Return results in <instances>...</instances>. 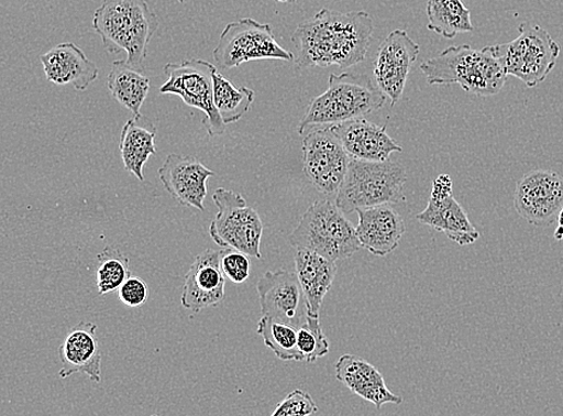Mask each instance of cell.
I'll return each instance as SVG.
<instances>
[{
	"label": "cell",
	"instance_id": "obj_10",
	"mask_svg": "<svg viewBox=\"0 0 563 416\" xmlns=\"http://www.w3.org/2000/svg\"><path fill=\"white\" fill-rule=\"evenodd\" d=\"M213 200L218 215L209 227L212 240L222 249L238 250L261 259L264 223L254 208L246 205L241 194L225 188L217 189Z\"/></svg>",
	"mask_w": 563,
	"mask_h": 416
},
{
	"label": "cell",
	"instance_id": "obj_8",
	"mask_svg": "<svg viewBox=\"0 0 563 416\" xmlns=\"http://www.w3.org/2000/svg\"><path fill=\"white\" fill-rule=\"evenodd\" d=\"M217 70L216 65L202 59L167 63L164 67L167 81L161 87L162 95L178 96L188 107L203 112L202 125L209 136L222 135L227 129L214 106Z\"/></svg>",
	"mask_w": 563,
	"mask_h": 416
},
{
	"label": "cell",
	"instance_id": "obj_4",
	"mask_svg": "<svg viewBox=\"0 0 563 416\" xmlns=\"http://www.w3.org/2000/svg\"><path fill=\"white\" fill-rule=\"evenodd\" d=\"M159 20L145 0H103L93 28L109 54L126 52V62L143 70L147 47Z\"/></svg>",
	"mask_w": 563,
	"mask_h": 416
},
{
	"label": "cell",
	"instance_id": "obj_27",
	"mask_svg": "<svg viewBox=\"0 0 563 416\" xmlns=\"http://www.w3.org/2000/svg\"><path fill=\"white\" fill-rule=\"evenodd\" d=\"M214 106L225 124L239 122L252 108L255 92L247 87H234L217 70L213 75Z\"/></svg>",
	"mask_w": 563,
	"mask_h": 416
},
{
	"label": "cell",
	"instance_id": "obj_34",
	"mask_svg": "<svg viewBox=\"0 0 563 416\" xmlns=\"http://www.w3.org/2000/svg\"><path fill=\"white\" fill-rule=\"evenodd\" d=\"M558 228L554 233V238L556 241L563 240V207L561 208V211L558 215Z\"/></svg>",
	"mask_w": 563,
	"mask_h": 416
},
{
	"label": "cell",
	"instance_id": "obj_29",
	"mask_svg": "<svg viewBox=\"0 0 563 416\" xmlns=\"http://www.w3.org/2000/svg\"><path fill=\"white\" fill-rule=\"evenodd\" d=\"M131 277L129 259L114 247H107L98 255L97 288L100 295L120 291Z\"/></svg>",
	"mask_w": 563,
	"mask_h": 416
},
{
	"label": "cell",
	"instance_id": "obj_3",
	"mask_svg": "<svg viewBox=\"0 0 563 416\" xmlns=\"http://www.w3.org/2000/svg\"><path fill=\"white\" fill-rule=\"evenodd\" d=\"M429 85H460L478 97L499 95L507 74L494 45L476 50L470 45L451 46L438 57L421 64Z\"/></svg>",
	"mask_w": 563,
	"mask_h": 416
},
{
	"label": "cell",
	"instance_id": "obj_30",
	"mask_svg": "<svg viewBox=\"0 0 563 416\" xmlns=\"http://www.w3.org/2000/svg\"><path fill=\"white\" fill-rule=\"evenodd\" d=\"M331 343L322 331L319 317H307V321L298 329V350L303 361L317 362L330 353Z\"/></svg>",
	"mask_w": 563,
	"mask_h": 416
},
{
	"label": "cell",
	"instance_id": "obj_37",
	"mask_svg": "<svg viewBox=\"0 0 563 416\" xmlns=\"http://www.w3.org/2000/svg\"><path fill=\"white\" fill-rule=\"evenodd\" d=\"M152 416H159V415H152Z\"/></svg>",
	"mask_w": 563,
	"mask_h": 416
},
{
	"label": "cell",
	"instance_id": "obj_24",
	"mask_svg": "<svg viewBox=\"0 0 563 416\" xmlns=\"http://www.w3.org/2000/svg\"><path fill=\"white\" fill-rule=\"evenodd\" d=\"M156 127L147 117H134L122 130L120 151L125 171L139 180H145L143 168L156 153Z\"/></svg>",
	"mask_w": 563,
	"mask_h": 416
},
{
	"label": "cell",
	"instance_id": "obj_18",
	"mask_svg": "<svg viewBox=\"0 0 563 416\" xmlns=\"http://www.w3.org/2000/svg\"><path fill=\"white\" fill-rule=\"evenodd\" d=\"M331 128L351 160L387 162L391 153L402 151L387 134L386 125L356 119Z\"/></svg>",
	"mask_w": 563,
	"mask_h": 416
},
{
	"label": "cell",
	"instance_id": "obj_17",
	"mask_svg": "<svg viewBox=\"0 0 563 416\" xmlns=\"http://www.w3.org/2000/svg\"><path fill=\"white\" fill-rule=\"evenodd\" d=\"M225 285L227 277L220 267V251L207 250L196 256L187 273L181 305L192 314L216 307L224 302Z\"/></svg>",
	"mask_w": 563,
	"mask_h": 416
},
{
	"label": "cell",
	"instance_id": "obj_23",
	"mask_svg": "<svg viewBox=\"0 0 563 416\" xmlns=\"http://www.w3.org/2000/svg\"><path fill=\"white\" fill-rule=\"evenodd\" d=\"M295 265L306 295L308 316L320 318L324 296L331 291L336 275V264L317 253L297 250Z\"/></svg>",
	"mask_w": 563,
	"mask_h": 416
},
{
	"label": "cell",
	"instance_id": "obj_6",
	"mask_svg": "<svg viewBox=\"0 0 563 416\" xmlns=\"http://www.w3.org/2000/svg\"><path fill=\"white\" fill-rule=\"evenodd\" d=\"M406 179L408 174L398 163L351 160L335 204L344 214L357 212L361 208L398 204L405 200Z\"/></svg>",
	"mask_w": 563,
	"mask_h": 416
},
{
	"label": "cell",
	"instance_id": "obj_19",
	"mask_svg": "<svg viewBox=\"0 0 563 416\" xmlns=\"http://www.w3.org/2000/svg\"><path fill=\"white\" fill-rule=\"evenodd\" d=\"M97 330L98 325L82 321L64 338L59 349L60 379L82 373L91 382L101 383V352Z\"/></svg>",
	"mask_w": 563,
	"mask_h": 416
},
{
	"label": "cell",
	"instance_id": "obj_22",
	"mask_svg": "<svg viewBox=\"0 0 563 416\" xmlns=\"http://www.w3.org/2000/svg\"><path fill=\"white\" fill-rule=\"evenodd\" d=\"M335 379L343 383L350 392L382 409L388 403L401 405L402 398L390 392L384 375L358 357L345 354L335 363Z\"/></svg>",
	"mask_w": 563,
	"mask_h": 416
},
{
	"label": "cell",
	"instance_id": "obj_15",
	"mask_svg": "<svg viewBox=\"0 0 563 416\" xmlns=\"http://www.w3.org/2000/svg\"><path fill=\"white\" fill-rule=\"evenodd\" d=\"M418 55L419 45L406 31L391 32L379 45L374 62V81L389 98L391 107L401 99Z\"/></svg>",
	"mask_w": 563,
	"mask_h": 416
},
{
	"label": "cell",
	"instance_id": "obj_28",
	"mask_svg": "<svg viewBox=\"0 0 563 416\" xmlns=\"http://www.w3.org/2000/svg\"><path fill=\"white\" fill-rule=\"evenodd\" d=\"M257 333L265 346L282 361H303L298 350V329L292 325L262 317L258 320Z\"/></svg>",
	"mask_w": 563,
	"mask_h": 416
},
{
	"label": "cell",
	"instance_id": "obj_7",
	"mask_svg": "<svg viewBox=\"0 0 563 416\" xmlns=\"http://www.w3.org/2000/svg\"><path fill=\"white\" fill-rule=\"evenodd\" d=\"M515 41L494 45L508 75L517 77L529 88L541 85L555 68L561 48L539 24L523 22Z\"/></svg>",
	"mask_w": 563,
	"mask_h": 416
},
{
	"label": "cell",
	"instance_id": "obj_33",
	"mask_svg": "<svg viewBox=\"0 0 563 416\" xmlns=\"http://www.w3.org/2000/svg\"><path fill=\"white\" fill-rule=\"evenodd\" d=\"M121 302L128 307H141L148 302L150 288L145 281L130 277L118 291Z\"/></svg>",
	"mask_w": 563,
	"mask_h": 416
},
{
	"label": "cell",
	"instance_id": "obj_20",
	"mask_svg": "<svg viewBox=\"0 0 563 416\" xmlns=\"http://www.w3.org/2000/svg\"><path fill=\"white\" fill-rule=\"evenodd\" d=\"M357 237L363 249L376 256H386L397 250L405 233L402 217L389 205L361 208Z\"/></svg>",
	"mask_w": 563,
	"mask_h": 416
},
{
	"label": "cell",
	"instance_id": "obj_5",
	"mask_svg": "<svg viewBox=\"0 0 563 416\" xmlns=\"http://www.w3.org/2000/svg\"><path fill=\"white\" fill-rule=\"evenodd\" d=\"M297 250L317 253L332 262L346 259L363 249L356 228L329 199L311 204L290 236Z\"/></svg>",
	"mask_w": 563,
	"mask_h": 416
},
{
	"label": "cell",
	"instance_id": "obj_14",
	"mask_svg": "<svg viewBox=\"0 0 563 416\" xmlns=\"http://www.w3.org/2000/svg\"><path fill=\"white\" fill-rule=\"evenodd\" d=\"M416 218L419 223L443 232L460 245L474 244L481 237L462 205L454 199L453 180L449 175H440L433 180L427 208Z\"/></svg>",
	"mask_w": 563,
	"mask_h": 416
},
{
	"label": "cell",
	"instance_id": "obj_2",
	"mask_svg": "<svg viewBox=\"0 0 563 416\" xmlns=\"http://www.w3.org/2000/svg\"><path fill=\"white\" fill-rule=\"evenodd\" d=\"M386 99L368 75L332 74L329 88L310 102L303 120L299 123L298 133L305 136L317 128L363 119L364 114L382 109Z\"/></svg>",
	"mask_w": 563,
	"mask_h": 416
},
{
	"label": "cell",
	"instance_id": "obj_12",
	"mask_svg": "<svg viewBox=\"0 0 563 416\" xmlns=\"http://www.w3.org/2000/svg\"><path fill=\"white\" fill-rule=\"evenodd\" d=\"M518 215L533 227L545 228L554 222L563 207V177L548 171L523 176L515 193Z\"/></svg>",
	"mask_w": 563,
	"mask_h": 416
},
{
	"label": "cell",
	"instance_id": "obj_1",
	"mask_svg": "<svg viewBox=\"0 0 563 416\" xmlns=\"http://www.w3.org/2000/svg\"><path fill=\"white\" fill-rule=\"evenodd\" d=\"M373 19L365 11L322 9L292 34L295 69L350 68L362 63L372 43Z\"/></svg>",
	"mask_w": 563,
	"mask_h": 416
},
{
	"label": "cell",
	"instance_id": "obj_25",
	"mask_svg": "<svg viewBox=\"0 0 563 416\" xmlns=\"http://www.w3.org/2000/svg\"><path fill=\"white\" fill-rule=\"evenodd\" d=\"M108 86L112 97L134 117H140L143 102L150 94L151 83L143 70L130 65L126 59L115 61L109 74Z\"/></svg>",
	"mask_w": 563,
	"mask_h": 416
},
{
	"label": "cell",
	"instance_id": "obj_11",
	"mask_svg": "<svg viewBox=\"0 0 563 416\" xmlns=\"http://www.w3.org/2000/svg\"><path fill=\"white\" fill-rule=\"evenodd\" d=\"M305 173L325 197L338 195L346 177L351 158L331 127L317 128L305 135Z\"/></svg>",
	"mask_w": 563,
	"mask_h": 416
},
{
	"label": "cell",
	"instance_id": "obj_36",
	"mask_svg": "<svg viewBox=\"0 0 563 416\" xmlns=\"http://www.w3.org/2000/svg\"><path fill=\"white\" fill-rule=\"evenodd\" d=\"M177 2L180 3V4H185L186 0H177Z\"/></svg>",
	"mask_w": 563,
	"mask_h": 416
},
{
	"label": "cell",
	"instance_id": "obj_9",
	"mask_svg": "<svg viewBox=\"0 0 563 416\" xmlns=\"http://www.w3.org/2000/svg\"><path fill=\"white\" fill-rule=\"evenodd\" d=\"M213 57L221 70L238 68L253 61H295L292 52L282 47L275 39L272 25L253 19L229 23L220 34Z\"/></svg>",
	"mask_w": 563,
	"mask_h": 416
},
{
	"label": "cell",
	"instance_id": "obj_31",
	"mask_svg": "<svg viewBox=\"0 0 563 416\" xmlns=\"http://www.w3.org/2000/svg\"><path fill=\"white\" fill-rule=\"evenodd\" d=\"M220 267L224 276L234 284L244 283L251 276V259L238 250L220 251Z\"/></svg>",
	"mask_w": 563,
	"mask_h": 416
},
{
	"label": "cell",
	"instance_id": "obj_35",
	"mask_svg": "<svg viewBox=\"0 0 563 416\" xmlns=\"http://www.w3.org/2000/svg\"><path fill=\"white\" fill-rule=\"evenodd\" d=\"M275 2L284 3V4H292L296 0H275Z\"/></svg>",
	"mask_w": 563,
	"mask_h": 416
},
{
	"label": "cell",
	"instance_id": "obj_16",
	"mask_svg": "<svg viewBox=\"0 0 563 416\" xmlns=\"http://www.w3.org/2000/svg\"><path fill=\"white\" fill-rule=\"evenodd\" d=\"M216 174L190 155L169 154L159 168L165 189L180 204L205 211L207 180Z\"/></svg>",
	"mask_w": 563,
	"mask_h": 416
},
{
	"label": "cell",
	"instance_id": "obj_21",
	"mask_svg": "<svg viewBox=\"0 0 563 416\" xmlns=\"http://www.w3.org/2000/svg\"><path fill=\"white\" fill-rule=\"evenodd\" d=\"M46 79L57 86H73L86 90L99 76L97 64L91 62L74 43H63L41 57Z\"/></svg>",
	"mask_w": 563,
	"mask_h": 416
},
{
	"label": "cell",
	"instance_id": "obj_32",
	"mask_svg": "<svg viewBox=\"0 0 563 416\" xmlns=\"http://www.w3.org/2000/svg\"><path fill=\"white\" fill-rule=\"evenodd\" d=\"M319 412L317 402L305 390H294L274 409L271 416H310Z\"/></svg>",
	"mask_w": 563,
	"mask_h": 416
},
{
	"label": "cell",
	"instance_id": "obj_26",
	"mask_svg": "<svg viewBox=\"0 0 563 416\" xmlns=\"http://www.w3.org/2000/svg\"><path fill=\"white\" fill-rule=\"evenodd\" d=\"M428 30L446 39L474 32L471 11L462 0H428Z\"/></svg>",
	"mask_w": 563,
	"mask_h": 416
},
{
	"label": "cell",
	"instance_id": "obj_13",
	"mask_svg": "<svg viewBox=\"0 0 563 416\" xmlns=\"http://www.w3.org/2000/svg\"><path fill=\"white\" fill-rule=\"evenodd\" d=\"M262 317H269L299 329L307 321L306 295L296 273L267 271L257 282Z\"/></svg>",
	"mask_w": 563,
	"mask_h": 416
}]
</instances>
